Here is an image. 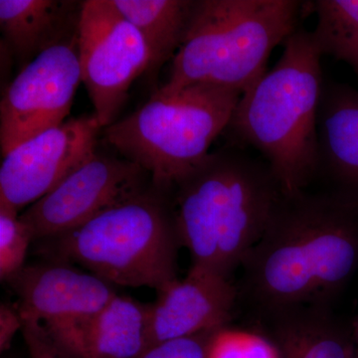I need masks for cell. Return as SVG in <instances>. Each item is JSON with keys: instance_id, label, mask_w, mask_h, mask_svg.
Returning a JSON list of instances; mask_svg holds the SVG:
<instances>
[{"instance_id": "obj_18", "label": "cell", "mask_w": 358, "mask_h": 358, "mask_svg": "<svg viewBox=\"0 0 358 358\" xmlns=\"http://www.w3.org/2000/svg\"><path fill=\"white\" fill-rule=\"evenodd\" d=\"M313 3L317 23L310 32L320 54L345 61L358 71V0Z\"/></svg>"}, {"instance_id": "obj_9", "label": "cell", "mask_w": 358, "mask_h": 358, "mask_svg": "<svg viewBox=\"0 0 358 358\" xmlns=\"http://www.w3.org/2000/svg\"><path fill=\"white\" fill-rule=\"evenodd\" d=\"M152 186L150 176L138 164L96 150L83 166L30 205L20 219L31 230L33 239H53Z\"/></svg>"}, {"instance_id": "obj_10", "label": "cell", "mask_w": 358, "mask_h": 358, "mask_svg": "<svg viewBox=\"0 0 358 358\" xmlns=\"http://www.w3.org/2000/svg\"><path fill=\"white\" fill-rule=\"evenodd\" d=\"M101 129L84 115L13 148L2 157L0 200L20 210L42 199L95 155Z\"/></svg>"}, {"instance_id": "obj_4", "label": "cell", "mask_w": 358, "mask_h": 358, "mask_svg": "<svg viewBox=\"0 0 358 358\" xmlns=\"http://www.w3.org/2000/svg\"><path fill=\"white\" fill-rule=\"evenodd\" d=\"M303 6L299 0H193L185 37L159 91L209 85L243 95L267 73L275 47L300 28Z\"/></svg>"}, {"instance_id": "obj_24", "label": "cell", "mask_w": 358, "mask_h": 358, "mask_svg": "<svg viewBox=\"0 0 358 358\" xmlns=\"http://www.w3.org/2000/svg\"><path fill=\"white\" fill-rule=\"evenodd\" d=\"M352 336L353 343H355V352L358 358V317L355 320V324L352 326Z\"/></svg>"}, {"instance_id": "obj_1", "label": "cell", "mask_w": 358, "mask_h": 358, "mask_svg": "<svg viewBox=\"0 0 358 358\" xmlns=\"http://www.w3.org/2000/svg\"><path fill=\"white\" fill-rule=\"evenodd\" d=\"M242 266L246 291L268 315L324 307L358 270V195H282Z\"/></svg>"}, {"instance_id": "obj_11", "label": "cell", "mask_w": 358, "mask_h": 358, "mask_svg": "<svg viewBox=\"0 0 358 358\" xmlns=\"http://www.w3.org/2000/svg\"><path fill=\"white\" fill-rule=\"evenodd\" d=\"M9 284L24 324L49 338L89 320L117 294L110 282L62 261L25 266Z\"/></svg>"}, {"instance_id": "obj_8", "label": "cell", "mask_w": 358, "mask_h": 358, "mask_svg": "<svg viewBox=\"0 0 358 358\" xmlns=\"http://www.w3.org/2000/svg\"><path fill=\"white\" fill-rule=\"evenodd\" d=\"M80 82L77 25L22 68L4 92L0 103L2 157L66 122Z\"/></svg>"}, {"instance_id": "obj_3", "label": "cell", "mask_w": 358, "mask_h": 358, "mask_svg": "<svg viewBox=\"0 0 358 358\" xmlns=\"http://www.w3.org/2000/svg\"><path fill=\"white\" fill-rule=\"evenodd\" d=\"M284 52L240 98L225 131L258 150L284 195L303 192L320 169L319 112L324 82L312 32L299 28Z\"/></svg>"}, {"instance_id": "obj_12", "label": "cell", "mask_w": 358, "mask_h": 358, "mask_svg": "<svg viewBox=\"0 0 358 358\" xmlns=\"http://www.w3.org/2000/svg\"><path fill=\"white\" fill-rule=\"evenodd\" d=\"M236 296L229 278L192 266L185 279L157 292L150 303V346L223 329Z\"/></svg>"}, {"instance_id": "obj_20", "label": "cell", "mask_w": 358, "mask_h": 358, "mask_svg": "<svg viewBox=\"0 0 358 358\" xmlns=\"http://www.w3.org/2000/svg\"><path fill=\"white\" fill-rule=\"evenodd\" d=\"M210 358H280L271 341L255 334L221 329L213 345Z\"/></svg>"}, {"instance_id": "obj_21", "label": "cell", "mask_w": 358, "mask_h": 358, "mask_svg": "<svg viewBox=\"0 0 358 358\" xmlns=\"http://www.w3.org/2000/svg\"><path fill=\"white\" fill-rule=\"evenodd\" d=\"M221 329L155 343L138 358H210L212 345Z\"/></svg>"}, {"instance_id": "obj_6", "label": "cell", "mask_w": 358, "mask_h": 358, "mask_svg": "<svg viewBox=\"0 0 358 358\" xmlns=\"http://www.w3.org/2000/svg\"><path fill=\"white\" fill-rule=\"evenodd\" d=\"M241 96L209 85L157 90L140 109L106 128L105 140L145 169L155 189L169 193L210 154Z\"/></svg>"}, {"instance_id": "obj_15", "label": "cell", "mask_w": 358, "mask_h": 358, "mask_svg": "<svg viewBox=\"0 0 358 358\" xmlns=\"http://www.w3.org/2000/svg\"><path fill=\"white\" fill-rule=\"evenodd\" d=\"M271 343L280 358H357L350 329L326 307L289 308L268 315Z\"/></svg>"}, {"instance_id": "obj_19", "label": "cell", "mask_w": 358, "mask_h": 358, "mask_svg": "<svg viewBox=\"0 0 358 358\" xmlns=\"http://www.w3.org/2000/svg\"><path fill=\"white\" fill-rule=\"evenodd\" d=\"M31 230L20 219L17 209L0 200V279L10 282L25 267L33 241Z\"/></svg>"}, {"instance_id": "obj_23", "label": "cell", "mask_w": 358, "mask_h": 358, "mask_svg": "<svg viewBox=\"0 0 358 358\" xmlns=\"http://www.w3.org/2000/svg\"><path fill=\"white\" fill-rule=\"evenodd\" d=\"M22 317L17 307L1 303L0 307V352H7L18 331H22Z\"/></svg>"}, {"instance_id": "obj_2", "label": "cell", "mask_w": 358, "mask_h": 358, "mask_svg": "<svg viewBox=\"0 0 358 358\" xmlns=\"http://www.w3.org/2000/svg\"><path fill=\"white\" fill-rule=\"evenodd\" d=\"M171 192L179 242L192 266L228 278L263 236L284 195L265 162L235 150L209 154Z\"/></svg>"}, {"instance_id": "obj_13", "label": "cell", "mask_w": 358, "mask_h": 358, "mask_svg": "<svg viewBox=\"0 0 358 358\" xmlns=\"http://www.w3.org/2000/svg\"><path fill=\"white\" fill-rule=\"evenodd\" d=\"M47 338L68 358H138L150 346V303L117 294L89 320Z\"/></svg>"}, {"instance_id": "obj_5", "label": "cell", "mask_w": 358, "mask_h": 358, "mask_svg": "<svg viewBox=\"0 0 358 358\" xmlns=\"http://www.w3.org/2000/svg\"><path fill=\"white\" fill-rule=\"evenodd\" d=\"M45 241L55 260L78 264L113 286L159 292L178 280L181 244L171 202L154 186Z\"/></svg>"}, {"instance_id": "obj_16", "label": "cell", "mask_w": 358, "mask_h": 358, "mask_svg": "<svg viewBox=\"0 0 358 358\" xmlns=\"http://www.w3.org/2000/svg\"><path fill=\"white\" fill-rule=\"evenodd\" d=\"M320 167L358 195V91L324 85L319 112Z\"/></svg>"}, {"instance_id": "obj_7", "label": "cell", "mask_w": 358, "mask_h": 358, "mask_svg": "<svg viewBox=\"0 0 358 358\" xmlns=\"http://www.w3.org/2000/svg\"><path fill=\"white\" fill-rule=\"evenodd\" d=\"M82 82L103 129L114 124L131 85L150 65L147 44L112 0L82 2L78 24Z\"/></svg>"}, {"instance_id": "obj_22", "label": "cell", "mask_w": 358, "mask_h": 358, "mask_svg": "<svg viewBox=\"0 0 358 358\" xmlns=\"http://www.w3.org/2000/svg\"><path fill=\"white\" fill-rule=\"evenodd\" d=\"M29 358H68L35 326L24 324L22 329Z\"/></svg>"}, {"instance_id": "obj_14", "label": "cell", "mask_w": 358, "mask_h": 358, "mask_svg": "<svg viewBox=\"0 0 358 358\" xmlns=\"http://www.w3.org/2000/svg\"><path fill=\"white\" fill-rule=\"evenodd\" d=\"M76 3L56 0H0L4 44L25 67L79 23Z\"/></svg>"}, {"instance_id": "obj_17", "label": "cell", "mask_w": 358, "mask_h": 358, "mask_svg": "<svg viewBox=\"0 0 358 358\" xmlns=\"http://www.w3.org/2000/svg\"><path fill=\"white\" fill-rule=\"evenodd\" d=\"M112 3L145 40L150 53L147 74L155 79L180 47L193 0H112Z\"/></svg>"}]
</instances>
